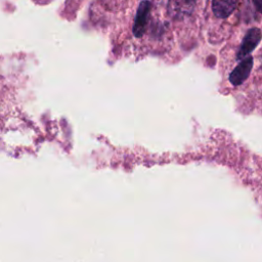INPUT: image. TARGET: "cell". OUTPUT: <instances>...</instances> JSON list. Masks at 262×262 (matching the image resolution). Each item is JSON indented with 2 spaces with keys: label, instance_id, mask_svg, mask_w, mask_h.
I'll return each instance as SVG.
<instances>
[{
  "label": "cell",
  "instance_id": "obj_1",
  "mask_svg": "<svg viewBox=\"0 0 262 262\" xmlns=\"http://www.w3.org/2000/svg\"><path fill=\"white\" fill-rule=\"evenodd\" d=\"M261 37H262V34L258 28L250 29L247 32L246 36L244 37L242 45L236 53V58L242 59V58H245L247 55H249L259 44Z\"/></svg>",
  "mask_w": 262,
  "mask_h": 262
},
{
  "label": "cell",
  "instance_id": "obj_2",
  "mask_svg": "<svg viewBox=\"0 0 262 262\" xmlns=\"http://www.w3.org/2000/svg\"><path fill=\"white\" fill-rule=\"evenodd\" d=\"M253 68V58L251 56L245 57L230 73L229 81L232 85L237 86L245 82V80L249 77Z\"/></svg>",
  "mask_w": 262,
  "mask_h": 262
},
{
  "label": "cell",
  "instance_id": "obj_3",
  "mask_svg": "<svg viewBox=\"0 0 262 262\" xmlns=\"http://www.w3.org/2000/svg\"><path fill=\"white\" fill-rule=\"evenodd\" d=\"M149 11H150L149 2L148 1L141 2L137 9L135 20H134V26H133V34L136 37H140L144 33L147 21H148Z\"/></svg>",
  "mask_w": 262,
  "mask_h": 262
},
{
  "label": "cell",
  "instance_id": "obj_4",
  "mask_svg": "<svg viewBox=\"0 0 262 262\" xmlns=\"http://www.w3.org/2000/svg\"><path fill=\"white\" fill-rule=\"evenodd\" d=\"M237 0H212V10L217 17L225 18L234 10Z\"/></svg>",
  "mask_w": 262,
  "mask_h": 262
},
{
  "label": "cell",
  "instance_id": "obj_5",
  "mask_svg": "<svg viewBox=\"0 0 262 262\" xmlns=\"http://www.w3.org/2000/svg\"><path fill=\"white\" fill-rule=\"evenodd\" d=\"M195 0H169V12L174 16H181L189 13L194 5Z\"/></svg>",
  "mask_w": 262,
  "mask_h": 262
},
{
  "label": "cell",
  "instance_id": "obj_6",
  "mask_svg": "<svg viewBox=\"0 0 262 262\" xmlns=\"http://www.w3.org/2000/svg\"><path fill=\"white\" fill-rule=\"evenodd\" d=\"M253 1L255 3L256 8L258 9V11L262 13V0H253Z\"/></svg>",
  "mask_w": 262,
  "mask_h": 262
}]
</instances>
